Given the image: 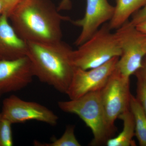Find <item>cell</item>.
<instances>
[{
  "label": "cell",
  "instance_id": "20",
  "mask_svg": "<svg viewBox=\"0 0 146 146\" xmlns=\"http://www.w3.org/2000/svg\"><path fill=\"white\" fill-rule=\"evenodd\" d=\"M72 7L71 0H61L59 5L57 7L58 11L69 10Z\"/></svg>",
  "mask_w": 146,
  "mask_h": 146
},
{
  "label": "cell",
  "instance_id": "12",
  "mask_svg": "<svg viewBox=\"0 0 146 146\" xmlns=\"http://www.w3.org/2000/svg\"><path fill=\"white\" fill-rule=\"evenodd\" d=\"M146 4V0H116L113 16L108 24L112 30L119 29L133 13Z\"/></svg>",
  "mask_w": 146,
  "mask_h": 146
},
{
  "label": "cell",
  "instance_id": "7",
  "mask_svg": "<svg viewBox=\"0 0 146 146\" xmlns=\"http://www.w3.org/2000/svg\"><path fill=\"white\" fill-rule=\"evenodd\" d=\"M1 114L12 124L34 120L55 126L58 119L57 115L46 106L35 102L24 100L15 95L3 101Z\"/></svg>",
  "mask_w": 146,
  "mask_h": 146
},
{
  "label": "cell",
  "instance_id": "10",
  "mask_svg": "<svg viewBox=\"0 0 146 146\" xmlns=\"http://www.w3.org/2000/svg\"><path fill=\"white\" fill-rule=\"evenodd\" d=\"M115 6L108 0H86V8L83 18L70 22L81 28L74 44L78 47L91 37L98 30L113 16Z\"/></svg>",
  "mask_w": 146,
  "mask_h": 146
},
{
  "label": "cell",
  "instance_id": "25",
  "mask_svg": "<svg viewBox=\"0 0 146 146\" xmlns=\"http://www.w3.org/2000/svg\"></svg>",
  "mask_w": 146,
  "mask_h": 146
},
{
  "label": "cell",
  "instance_id": "22",
  "mask_svg": "<svg viewBox=\"0 0 146 146\" xmlns=\"http://www.w3.org/2000/svg\"><path fill=\"white\" fill-rule=\"evenodd\" d=\"M141 69L146 75V56L144 58L143 60V67Z\"/></svg>",
  "mask_w": 146,
  "mask_h": 146
},
{
  "label": "cell",
  "instance_id": "6",
  "mask_svg": "<svg viewBox=\"0 0 146 146\" xmlns=\"http://www.w3.org/2000/svg\"><path fill=\"white\" fill-rule=\"evenodd\" d=\"M100 94L108 128L113 136L117 130L115 121L129 109L130 78L123 76L116 68Z\"/></svg>",
  "mask_w": 146,
  "mask_h": 146
},
{
  "label": "cell",
  "instance_id": "19",
  "mask_svg": "<svg viewBox=\"0 0 146 146\" xmlns=\"http://www.w3.org/2000/svg\"><path fill=\"white\" fill-rule=\"evenodd\" d=\"M146 19V4L140 10L136 12L133 15L132 19L129 21L131 25L135 26L141 21Z\"/></svg>",
  "mask_w": 146,
  "mask_h": 146
},
{
  "label": "cell",
  "instance_id": "8",
  "mask_svg": "<svg viewBox=\"0 0 146 146\" xmlns=\"http://www.w3.org/2000/svg\"><path fill=\"white\" fill-rule=\"evenodd\" d=\"M119 58H113L105 64L89 70L76 68L66 95L70 100H74L101 91L116 69Z\"/></svg>",
  "mask_w": 146,
  "mask_h": 146
},
{
  "label": "cell",
  "instance_id": "11",
  "mask_svg": "<svg viewBox=\"0 0 146 146\" xmlns=\"http://www.w3.org/2000/svg\"><path fill=\"white\" fill-rule=\"evenodd\" d=\"M27 44L18 36L8 16L0 15V60H13L26 56Z\"/></svg>",
  "mask_w": 146,
  "mask_h": 146
},
{
  "label": "cell",
  "instance_id": "24",
  "mask_svg": "<svg viewBox=\"0 0 146 146\" xmlns=\"http://www.w3.org/2000/svg\"><path fill=\"white\" fill-rule=\"evenodd\" d=\"M1 113H0V119H1Z\"/></svg>",
  "mask_w": 146,
  "mask_h": 146
},
{
  "label": "cell",
  "instance_id": "17",
  "mask_svg": "<svg viewBox=\"0 0 146 146\" xmlns=\"http://www.w3.org/2000/svg\"><path fill=\"white\" fill-rule=\"evenodd\" d=\"M12 124L9 120L1 117L0 119V146L13 145Z\"/></svg>",
  "mask_w": 146,
  "mask_h": 146
},
{
  "label": "cell",
  "instance_id": "18",
  "mask_svg": "<svg viewBox=\"0 0 146 146\" xmlns=\"http://www.w3.org/2000/svg\"><path fill=\"white\" fill-rule=\"evenodd\" d=\"M23 1V0H0L2 6V13L8 16L13 9Z\"/></svg>",
  "mask_w": 146,
  "mask_h": 146
},
{
  "label": "cell",
  "instance_id": "23",
  "mask_svg": "<svg viewBox=\"0 0 146 146\" xmlns=\"http://www.w3.org/2000/svg\"><path fill=\"white\" fill-rule=\"evenodd\" d=\"M2 13V6L0 2V15Z\"/></svg>",
  "mask_w": 146,
  "mask_h": 146
},
{
  "label": "cell",
  "instance_id": "15",
  "mask_svg": "<svg viewBox=\"0 0 146 146\" xmlns=\"http://www.w3.org/2000/svg\"><path fill=\"white\" fill-rule=\"evenodd\" d=\"M75 127L74 125H68L63 135L58 139L54 138L50 143H39L35 141L34 145L41 146H80L81 144L78 141L75 135Z\"/></svg>",
  "mask_w": 146,
  "mask_h": 146
},
{
  "label": "cell",
  "instance_id": "2",
  "mask_svg": "<svg viewBox=\"0 0 146 146\" xmlns=\"http://www.w3.org/2000/svg\"><path fill=\"white\" fill-rule=\"evenodd\" d=\"M26 42L27 56L31 62L35 77L66 94L76 68L72 60V48L62 40Z\"/></svg>",
  "mask_w": 146,
  "mask_h": 146
},
{
  "label": "cell",
  "instance_id": "3",
  "mask_svg": "<svg viewBox=\"0 0 146 146\" xmlns=\"http://www.w3.org/2000/svg\"><path fill=\"white\" fill-rule=\"evenodd\" d=\"M121 54L116 33L112 32L108 24H105L76 50H73L72 60L75 68L87 70L100 67Z\"/></svg>",
  "mask_w": 146,
  "mask_h": 146
},
{
  "label": "cell",
  "instance_id": "14",
  "mask_svg": "<svg viewBox=\"0 0 146 146\" xmlns=\"http://www.w3.org/2000/svg\"><path fill=\"white\" fill-rule=\"evenodd\" d=\"M129 109L134 118L135 135L139 145L146 146V115L136 97L131 95Z\"/></svg>",
  "mask_w": 146,
  "mask_h": 146
},
{
  "label": "cell",
  "instance_id": "1",
  "mask_svg": "<svg viewBox=\"0 0 146 146\" xmlns=\"http://www.w3.org/2000/svg\"><path fill=\"white\" fill-rule=\"evenodd\" d=\"M50 0H23L9 15L18 36L25 42H52L62 40L61 24L70 21Z\"/></svg>",
  "mask_w": 146,
  "mask_h": 146
},
{
  "label": "cell",
  "instance_id": "4",
  "mask_svg": "<svg viewBox=\"0 0 146 146\" xmlns=\"http://www.w3.org/2000/svg\"><path fill=\"white\" fill-rule=\"evenodd\" d=\"M100 91L91 92L76 99L58 102L62 111L78 115L90 128L94 136L91 146L106 143L112 136L108 125Z\"/></svg>",
  "mask_w": 146,
  "mask_h": 146
},
{
  "label": "cell",
  "instance_id": "21",
  "mask_svg": "<svg viewBox=\"0 0 146 146\" xmlns=\"http://www.w3.org/2000/svg\"><path fill=\"white\" fill-rule=\"evenodd\" d=\"M135 27L138 31L146 35V19L137 24Z\"/></svg>",
  "mask_w": 146,
  "mask_h": 146
},
{
  "label": "cell",
  "instance_id": "13",
  "mask_svg": "<svg viewBox=\"0 0 146 146\" xmlns=\"http://www.w3.org/2000/svg\"><path fill=\"white\" fill-rule=\"evenodd\" d=\"M118 119L123 122V130L117 137L110 138L106 142L108 146H129L134 145L133 141L135 135V123L133 115L130 109L121 114Z\"/></svg>",
  "mask_w": 146,
  "mask_h": 146
},
{
  "label": "cell",
  "instance_id": "16",
  "mask_svg": "<svg viewBox=\"0 0 146 146\" xmlns=\"http://www.w3.org/2000/svg\"><path fill=\"white\" fill-rule=\"evenodd\" d=\"M137 78L136 99L140 103L146 115V75L142 69L135 73Z\"/></svg>",
  "mask_w": 146,
  "mask_h": 146
},
{
  "label": "cell",
  "instance_id": "26",
  "mask_svg": "<svg viewBox=\"0 0 146 146\" xmlns=\"http://www.w3.org/2000/svg\"><path fill=\"white\" fill-rule=\"evenodd\" d=\"M0 96H1V95H0Z\"/></svg>",
  "mask_w": 146,
  "mask_h": 146
},
{
  "label": "cell",
  "instance_id": "9",
  "mask_svg": "<svg viewBox=\"0 0 146 146\" xmlns=\"http://www.w3.org/2000/svg\"><path fill=\"white\" fill-rule=\"evenodd\" d=\"M35 77L27 56L13 60H0V95L21 90Z\"/></svg>",
  "mask_w": 146,
  "mask_h": 146
},
{
  "label": "cell",
  "instance_id": "5",
  "mask_svg": "<svg viewBox=\"0 0 146 146\" xmlns=\"http://www.w3.org/2000/svg\"><path fill=\"white\" fill-rule=\"evenodd\" d=\"M115 33L121 51L116 68L123 76L130 78L143 67L146 56V35L138 31L128 21Z\"/></svg>",
  "mask_w": 146,
  "mask_h": 146
}]
</instances>
